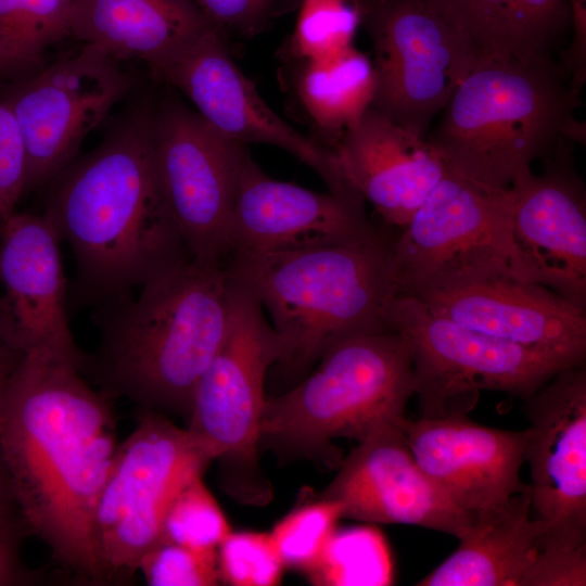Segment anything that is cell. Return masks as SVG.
Instances as JSON below:
<instances>
[{"label":"cell","instance_id":"52a82bcc","mask_svg":"<svg viewBox=\"0 0 586 586\" xmlns=\"http://www.w3.org/2000/svg\"><path fill=\"white\" fill-rule=\"evenodd\" d=\"M398 295L488 278L545 285L513 231L512 192L449 167L393 241Z\"/></svg>","mask_w":586,"mask_h":586},{"label":"cell","instance_id":"4fadbf2b","mask_svg":"<svg viewBox=\"0 0 586 586\" xmlns=\"http://www.w3.org/2000/svg\"><path fill=\"white\" fill-rule=\"evenodd\" d=\"M149 67L158 80L181 91L225 137L243 145L278 146L313 168L328 190L355 192L333 150L294 129L265 102L233 61L217 28L206 26Z\"/></svg>","mask_w":586,"mask_h":586},{"label":"cell","instance_id":"d6a6232c","mask_svg":"<svg viewBox=\"0 0 586 586\" xmlns=\"http://www.w3.org/2000/svg\"><path fill=\"white\" fill-rule=\"evenodd\" d=\"M151 586H214L220 574L217 550H200L160 540L139 563Z\"/></svg>","mask_w":586,"mask_h":586},{"label":"cell","instance_id":"9c48e42d","mask_svg":"<svg viewBox=\"0 0 586 586\" xmlns=\"http://www.w3.org/2000/svg\"><path fill=\"white\" fill-rule=\"evenodd\" d=\"M386 323L410 345L420 418L467 415L482 391L525 400L561 370L585 365L463 327L411 296L390 302Z\"/></svg>","mask_w":586,"mask_h":586},{"label":"cell","instance_id":"6da1fadb","mask_svg":"<svg viewBox=\"0 0 586 586\" xmlns=\"http://www.w3.org/2000/svg\"><path fill=\"white\" fill-rule=\"evenodd\" d=\"M79 366L24 354L0 396V454L18 512L65 573L109 584L94 515L117 447L112 399Z\"/></svg>","mask_w":586,"mask_h":586},{"label":"cell","instance_id":"d4e9b609","mask_svg":"<svg viewBox=\"0 0 586 586\" xmlns=\"http://www.w3.org/2000/svg\"><path fill=\"white\" fill-rule=\"evenodd\" d=\"M470 37L479 56L552 60L571 29L566 0H434Z\"/></svg>","mask_w":586,"mask_h":586},{"label":"cell","instance_id":"5bb4252c","mask_svg":"<svg viewBox=\"0 0 586 586\" xmlns=\"http://www.w3.org/2000/svg\"><path fill=\"white\" fill-rule=\"evenodd\" d=\"M131 80L116 61L84 44L16 87L3 100L14 113L26 150V191L47 184L71 163L84 139L128 92Z\"/></svg>","mask_w":586,"mask_h":586},{"label":"cell","instance_id":"f1b7e54d","mask_svg":"<svg viewBox=\"0 0 586 586\" xmlns=\"http://www.w3.org/2000/svg\"><path fill=\"white\" fill-rule=\"evenodd\" d=\"M364 14L359 0H298L290 38L293 56L303 63L348 50Z\"/></svg>","mask_w":586,"mask_h":586},{"label":"cell","instance_id":"e575fe53","mask_svg":"<svg viewBox=\"0 0 586 586\" xmlns=\"http://www.w3.org/2000/svg\"><path fill=\"white\" fill-rule=\"evenodd\" d=\"M26 192V150L17 119L10 106L0 101V220L15 213Z\"/></svg>","mask_w":586,"mask_h":586},{"label":"cell","instance_id":"44dd1931","mask_svg":"<svg viewBox=\"0 0 586 586\" xmlns=\"http://www.w3.org/2000/svg\"><path fill=\"white\" fill-rule=\"evenodd\" d=\"M411 297L463 327L585 364L586 309L545 285L497 277Z\"/></svg>","mask_w":586,"mask_h":586},{"label":"cell","instance_id":"cb8c5ba5","mask_svg":"<svg viewBox=\"0 0 586 586\" xmlns=\"http://www.w3.org/2000/svg\"><path fill=\"white\" fill-rule=\"evenodd\" d=\"M530 487L474 515L457 549L418 586H520L548 523L531 517Z\"/></svg>","mask_w":586,"mask_h":586},{"label":"cell","instance_id":"d6986e66","mask_svg":"<svg viewBox=\"0 0 586 586\" xmlns=\"http://www.w3.org/2000/svg\"><path fill=\"white\" fill-rule=\"evenodd\" d=\"M403 429L418 466L470 520L528 487L521 479L527 429L491 428L467 415L405 418Z\"/></svg>","mask_w":586,"mask_h":586},{"label":"cell","instance_id":"f546056e","mask_svg":"<svg viewBox=\"0 0 586 586\" xmlns=\"http://www.w3.org/2000/svg\"><path fill=\"white\" fill-rule=\"evenodd\" d=\"M340 519V504L313 495L279 520L269 535L284 568L306 574Z\"/></svg>","mask_w":586,"mask_h":586},{"label":"cell","instance_id":"8d00e7d4","mask_svg":"<svg viewBox=\"0 0 586 586\" xmlns=\"http://www.w3.org/2000/svg\"><path fill=\"white\" fill-rule=\"evenodd\" d=\"M30 534L22 517L0 525V586L36 585L42 574L30 570L22 560L21 544Z\"/></svg>","mask_w":586,"mask_h":586},{"label":"cell","instance_id":"ac0fdd59","mask_svg":"<svg viewBox=\"0 0 586 586\" xmlns=\"http://www.w3.org/2000/svg\"><path fill=\"white\" fill-rule=\"evenodd\" d=\"M404 420L382 424L358 442L335 477L315 496L340 504L342 518L416 525L458 539L471 520L418 466L406 442Z\"/></svg>","mask_w":586,"mask_h":586},{"label":"cell","instance_id":"3957f363","mask_svg":"<svg viewBox=\"0 0 586 586\" xmlns=\"http://www.w3.org/2000/svg\"><path fill=\"white\" fill-rule=\"evenodd\" d=\"M224 263L189 258L131 293L98 303L100 344L82 371L111 399L189 417L194 387L230 322Z\"/></svg>","mask_w":586,"mask_h":586},{"label":"cell","instance_id":"484cf974","mask_svg":"<svg viewBox=\"0 0 586 586\" xmlns=\"http://www.w3.org/2000/svg\"><path fill=\"white\" fill-rule=\"evenodd\" d=\"M375 90L371 60L355 47L327 59L303 62L300 101L332 146L372 105Z\"/></svg>","mask_w":586,"mask_h":586},{"label":"cell","instance_id":"5b68a950","mask_svg":"<svg viewBox=\"0 0 586 586\" xmlns=\"http://www.w3.org/2000/svg\"><path fill=\"white\" fill-rule=\"evenodd\" d=\"M581 104L561 62L479 56L425 139L450 169L508 188L562 140L585 141Z\"/></svg>","mask_w":586,"mask_h":586},{"label":"cell","instance_id":"ffe728a7","mask_svg":"<svg viewBox=\"0 0 586 586\" xmlns=\"http://www.w3.org/2000/svg\"><path fill=\"white\" fill-rule=\"evenodd\" d=\"M562 140L537 175L522 170L510 184L515 239L547 288L586 309V193Z\"/></svg>","mask_w":586,"mask_h":586},{"label":"cell","instance_id":"1f68e13d","mask_svg":"<svg viewBox=\"0 0 586 586\" xmlns=\"http://www.w3.org/2000/svg\"><path fill=\"white\" fill-rule=\"evenodd\" d=\"M220 581L232 586H273L285 569L269 533L230 532L217 548Z\"/></svg>","mask_w":586,"mask_h":586},{"label":"cell","instance_id":"30bf717a","mask_svg":"<svg viewBox=\"0 0 586 586\" xmlns=\"http://www.w3.org/2000/svg\"><path fill=\"white\" fill-rule=\"evenodd\" d=\"M214 461L188 430L160 411L139 408L118 444L94 515L100 556L111 582L126 584L162 538L166 513L181 491Z\"/></svg>","mask_w":586,"mask_h":586},{"label":"cell","instance_id":"836d02e7","mask_svg":"<svg viewBox=\"0 0 586 586\" xmlns=\"http://www.w3.org/2000/svg\"><path fill=\"white\" fill-rule=\"evenodd\" d=\"M585 585L586 545L548 542L539 536L520 586Z\"/></svg>","mask_w":586,"mask_h":586},{"label":"cell","instance_id":"e0dca14e","mask_svg":"<svg viewBox=\"0 0 586 586\" xmlns=\"http://www.w3.org/2000/svg\"><path fill=\"white\" fill-rule=\"evenodd\" d=\"M378 230L358 194L316 192L273 179L247 152L231 218L227 260L354 241Z\"/></svg>","mask_w":586,"mask_h":586},{"label":"cell","instance_id":"8fae6325","mask_svg":"<svg viewBox=\"0 0 586 586\" xmlns=\"http://www.w3.org/2000/svg\"><path fill=\"white\" fill-rule=\"evenodd\" d=\"M362 23L372 43V107L425 137L479 54L434 0H372Z\"/></svg>","mask_w":586,"mask_h":586},{"label":"cell","instance_id":"4316f807","mask_svg":"<svg viewBox=\"0 0 586 586\" xmlns=\"http://www.w3.org/2000/svg\"><path fill=\"white\" fill-rule=\"evenodd\" d=\"M305 575L319 586L387 585L392 564L385 542L374 528H336Z\"/></svg>","mask_w":586,"mask_h":586},{"label":"cell","instance_id":"74e56055","mask_svg":"<svg viewBox=\"0 0 586 586\" xmlns=\"http://www.w3.org/2000/svg\"><path fill=\"white\" fill-rule=\"evenodd\" d=\"M571 14L572 41L563 63L576 81L586 79V0H566Z\"/></svg>","mask_w":586,"mask_h":586},{"label":"cell","instance_id":"277c9868","mask_svg":"<svg viewBox=\"0 0 586 586\" xmlns=\"http://www.w3.org/2000/svg\"><path fill=\"white\" fill-rule=\"evenodd\" d=\"M394 238L379 229L354 241L225 263L270 318L281 377L301 381L337 343L390 330L386 310L398 295Z\"/></svg>","mask_w":586,"mask_h":586},{"label":"cell","instance_id":"7a4b0ae2","mask_svg":"<svg viewBox=\"0 0 586 586\" xmlns=\"http://www.w3.org/2000/svg\"><path fill=\"white\" fill-rule=\"evenodd\" d=\"M151 117H128L48 183L42 215L73 252L81 295L97 303L191 258L158 183Z\"/></svg>","mask_w":586,"mask_h":586},{"label":"cell","instance_id":"ab89813d","mask_svg":"<svg viewBox=\"0 0 586 586\" xmlns=\"http://www.w3.org/2000/svg\"><path fill=\"white\" fill-rule=\"evenodd\" d=\"M23 354L13 349L0 336V396L2 395L9 379L17 367Z\"/></svg>","mask_w":586,"mask_h":586},{"label":"cell","instance_id":"8992f818","mask_svg":"<svg viewBox=\"0 0 586 586\" xmlns=\"http://www.w3.org/2000/svg\"><path fill=\"white\" fill-rule=\"evenodd\" d=\"M413 395L412 354L404 335H356L331 347L291 390L266 398L260 445L340 466L333 440L360 442L378 426L402 421Z\"/></svg>","mask_w":586,"mask_h":586},{"label":"cell","instance_id":"ba28073f","mask_svg":"<svg viewBox=\"0 0 586 586\" xmlns=\"http://www.w3.org/2000/svg\"><path fill=\"white\" fill-rule=\"evenodd\" d=\"M279 353L259 302L231 277L229 328L194 387L187 429L218 461L226 492L243 504L265 505L271 496L258 451L265 381Z\"/></svg>","mask_w":586,"mask_h":586},{"label":"cell","instance_id":"60d3db41","mask_svg":"<svg viewBox=\"0 0 586 586\" xmlns=\"http://www.w3.org/2000/svg\"><path fill=\"white\" fill-rule=\"evenodd\" d=\"M297 2H298V0H293V3H296V5H297ZM359 2H360L361 5L364 7L365 13H366V11H367L368 8L370 7L372 0H359ZM364 15H365V14H364Z\"/></svg>","mask_w":586,"mask_h":586},{"label":"cell","instance_id":"7402d4cb","mask_svg":"<svg viewBox=\"0 0 586 586\" xmlns=\"http://www.w3.org/2000/svg\"><path fill=\"white\" fill-rule=\"evenodd\" d=\"M332 150L346 182L386 225L398 229L409 222L447 167L425 137L372 106Z\"/></svg>","mask_w":586,"mask_h":586},{"label":"cell","instance_id":"7bdbcfd3","mask_svg":"<svg viewBox=\"0 0 586 586\" xmlns=\"http://www.w3.org/2000/svg\"><path fill=\"white\" fill-rule=\"evenodd\" d=\"M0 68H2V64H1V56H0Z\"/></svg>","mask_w":586,"mask_h":586},{"label":"cell","instance_id":"d590c367","mask_svg":"<svg viewBox=\"0 0 586 586\" xmlns=\"http://www.w3.org/2000/svg\"><path fill=\"white\" fill-rule=\"evenodd\" d=\"M205 21L225 33L253 36L266 25L280 0H192Z\"/></svg>","mask_w":586,"mask_h":586},{"label":"cell","instance_id":"4dcf8cb0","mask_svg":"<svg viewBox=\"0 0 586 586\" xmlns=\"http://www.w3.org/2000/svg\"><path fill=\"white\" fill-rule=\"evenodd\" d=\"M231 527L217 500L199 477L169 507L161 540L200 550H217Z\"/></svg>","mask_w":586,"mask_h":586},{"label":"cell","instance_id":"83f0119b","mask_svg":"<svg viewBox=\"0 0 586 586\" xmlns=\"http://www.w3.org/2000/svg\"><path fill=\"white\" fill-rule=\"evenodd\" d=\"M67 0H0L2 68L38 63L50 43L68 35Z\"/></svg>","mask_w":586,"mask_h":586},{"label":"cell","instance_id":"2e32d148","mask_svg":"<svg viewBox=\"0 0 586 586\" xmlns=\"http://www.w3.org/2000/svg\"><path fill=\"white\" fill-rule=\"evenodd\" d=\"M61 240L41 214L14 213L0 240V336L21 354L38 353L80 367L67 315Z\"/></svg>","mask_w":586,"mask_h":586},{"label":"cell","instance_id":"b9f144b4","mask_svg":"<svg viewBox=\"0 0 586 586\" xmlns=\"http://www.w3.org/2000/svg\"><path fill=\"white\" fill-rule=\"evenodd\" d=\"M1 231H2V221L0 220V240H1Z\"/></svg>","mask_w":586,"mask_h":586},{"label":"cell","instance_id":"9a60e30c","mask_svg":"<svg viewBox=\"0 0 586 586\" xmlns=\"http://www.w3.org/2000/svg\"><path fill=\"white\" fill-rule=\"evenodd\" d=\"M525 402L535 517L548 538L586 543V367L566 368Z\"/></svg>","mask_w":586,"mask_h":586},{"label":"cell","instance_id":"7c38bea8","mask_svg":"<svg viewBox=\"0 0 586 586\" xmlns=\"http://www.w3.org/2000/svg\"><path fill=\"white\" fill-rule=\"evenodd\" d=\"M151 137L161 191L190 256L226 263L249 151L179 103L152 114Z\"/></svg>","mask_w":586,"mask_h":586},{"label":"cell","instance_id":"603a6c76","mask_svg":"<svg viewBox=\"0 0 586 586\" xmlns=\"http://www.w3.org/2000/svg\"><path fill=\"white\" fill-rule=\"evenodd\" d=\"M208 25L192 0H73L68 13V35L148 66Z\"/></svg>","mask_w":586,"mask_h":586},{"label":"cell","instance_id":"f35d334b","mask_svg":"<svg viewBox=\"0 0 586 586\" xmlns=\"http://www.w3.org/2000/svg\"><path fill=\"white\" fill-rule=\"evenodd\" d=\"M21 517L9 475L0 454V525Z\"/></svg>","mask_w":586,"mask_h":586}]
</instances>
